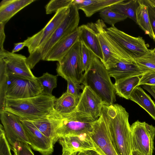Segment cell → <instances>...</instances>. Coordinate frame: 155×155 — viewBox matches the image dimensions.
<instances>
[{"instance_id":"45","label":"cell","mask_w":155,"mask_h":155,"mask_svg":"<svg viewBox=\"0 0 155 155\" xmlns=\"http://www.w3.org/2000/svg\"><path fill=\"white\" fill-rule=\"evenodd\" d=\"M131 155H146L137 150L132 151Z\"/></svg>"},{"instance_id":"42","label":"cell","mask_w":155,"mask_h":155,"mask_svg":"<svg viewBox=\"0 0 155 155\" xmlns=\"http://www.w3.org/2000/svg\"><path fill=\"white\" fill-rule=\"evenodd\" d=\"M77 155H101L95 151L93 150H87L82 152H79Z\"/></svg>"},{"instance_id":"40","label":"cell","mask_w":155,"mask_h":155,"mask_svg":"<svg viewBox=\"0 0 155 155\" xmlns=\"http://www.w3.org/2000/svg\"><path fill=\"white\" fill-rule=\"evenodd\" d=\"M5 25L3 23L0 22V53L5 50L3 47L5 37L4 31Z\"/></svg>"},{"instance_id":"23","label":"cell","mask_w":155,"mask_h":155,"mask_svg":"<svg viewBox=\"0 0 155 155\" xmlns=\"http://www.w3.org/2000/svg\"><path fill=\"white\" fill-rule=\"evenodd\" d=\"M35 0H3L0 3V22L5 24L18 12Z\"/></svg>"},{"instance_id":"31","label":"cell","mask_w":155,"mask_h":155,"mask_svg":"<svg viewBox=\"0 0 155 155\" xmlns=\"http://www.w3.org/2000/svg\"><path fill=\"white\" fill-rule=\"evenodd\" d=\"M134 61L140 67L147 71H155V53L152 50L149 49L144 55Z\"/></svg>"},{"instance_id":"28","label":"cell","mask_w":155,"mask_h":155,"mask_svg":"<svg viewBox=\"0 0 155 155\" xmlns=\"http://www.w3.org/2000/svg\"><path fill=\"white\" fill-rule=\"evenodd\" d=\"M139 4V0H124L110 7L113 11L120 14L136 22V11Z\"/></svg>"},{"instance_id":"1","label":"cell","mask_w":155,"mask_h":155,"mask_svg":"<svg viewBox=\"0 0 155 155\" xmlns=\"http://www.w3.org/2000/svg\"><path fill=\"white\" fill-rule=\"evenodd\" d=\"M101 116L107 125L118 155H131L132 136L129 114L121 105L104 103Z\"/></svg>"},{"instance_id":"20","label":"cell","mask_w":155,"mask_h":155,"mask_svg":"<svg viewBox=\"0 0 155 155\" xmlns=\"http://www.w3.org/2000/svg\"><path fill=\"white\" fill-rule=\"evenodd\" d=\"M110 77L115 81L127 78L141 76L147 71L140 67L134 61L132 62L120 61L107 70Z\"/></svg>"},{"instance_id":"7","label":"cell","mask_w":155,"mask_h":155,"mask_svg":"<svg viewBox=\"0 0 155 155\" xmlns=\"http://www.w3.org/2000/svg\"><path fill=\"white\" fill-rule=\"evenodd\" d=\"M6 73V99H24L42 94L43 88L36 79L30 80Z\"/></svg>"},{"instance_id":"14","label":"cell","mask_w":155,"mask_h":155,"mask_svg":"<svg viewBox=\"0 0 155 155\" xmlns=\"http://www.w3.org/2000/svg\"><path fill=\"white\" fill-rule=\"evenodd\" d=\"M0 59H2L5 62L7 73L30 80L36 79L27 63L25 56L5 50L0 53Z\"/></svg>"},{"instance_id":"43","label":"cell","mask_w":155,"mask_h":155,"mask_svg":"<svg viewBox=\"0 0 155 155\" xmlns=\"http://www.w3.org/2000/svg\"><path fill=\"white\" fill-rule=\"evenodd\" d=\"M142 87L152 95L154 98L155 101V93L151 89L150 86L147 85H143L142 86Z\"/></svg>"},{"instance_id":"27","label":"cell","mask_w":155,"mask_h":155,"mask_svg":"<svg viewBox=\"0 0 155 155\" xmlns=\"http://www.w3.org/2000/svg\"><path fill=\"white\" fill-rule=\"evenodd\" d=\"M139 5L136 11V23L153 40L154 35L152 31L148 12V7L143 2L139 0Z\"/></svg>"},{"instance_id":"32","label":"cell","mask_w":155,"mask_h":155,"mask_svg":"<svg viewBox=\"0 0 155 155\" xmlns=\"http://www.w3.org/2000/svg\"><path fill=\"white\" fill-rule=\"evenodd\" d=\"M81 42V58L84 72L89 69L95 55L85 43Z\"/></svg>"},{"instance_id":"13","label":"cell","mask_w":155,"mask_h":155,"mask_svg":"<svg viewBox=\"0 0 155 155\" xmlns=\"http://www.w3.org/2000/svg\"><path fill=\"white\" fill-rule=\"evenodd\" d=\"M29 145L42 155H51L54 151L53 140L44 134L30 121L20 119Z\"/></svg>"},{"instance_id":"41","label":"cell","mask_w":155,"mask_h":155,"mask_svg":"<svg viewBox=\"0 0 155 155\" xmlns=\"http://www.w3.org/2000/svg\"><path fill=\"white\" fill-rule=\"evenodd\" d=\"M25 46V45L24 41L15 43L12 52L15 53L18 52L22 49Z\"/></svg>"},{"instance_id":"30","label":"cell","mask_w":155,"mask_h":155,"mask_svg":"<svg viewBox=\"0 0 155 155\" xmlns=\"http://www.w3.org/2000/svg\"><path fill=\"white\" fill-rule=\"evenodd\" d=\"M99 14L104 21L111 26H114L116 23L123 21L127 18L126 16L113 11L110 6L103 9L99 12Z\"/></svg>"},{"instance_id":"33","label":"cell","mask_w":155,"mask_h":155,"mask_svg":"<svg viewBox=\"0 0 155 155\" xmlns=\"http://www.w3.org/2000/svg\"><path fill=\"white\" fill-rule=\"evenodd\" d=\"M6 76L5 62L3 59H0V111L3 109L6 99L5 87Z\"/></svg>"},{"instance_id":"18","label":"cell","mask_w":155,"mask_h":155,"mask_svg":"<svg viewBox=\"0 0 155 155\" xmlns=\"http://www.w3.org/2000/svg\"><path fill=\"white\" fill-rule=\"evenodd\" d=\"M79 40L84 42L102 61V53L98 37L95 23L90 22L78 27Z\"/></svg>"},{"instance_id":"36","label":"cell","mask_w":155,"mask_h":155,"mask_svg":"<svg viewBox=\"0 0 155 155\" xmlns=\"http://www.w3.org/2000/svg\"><path fill=\"white\" fill-rule=\"evenodd\" d=\"M11 146L8 143L5 134L4 127L0 126V155H12Z\"/></svg>"},{"instance_id":"19","label":"cell","mask_w":155,"mask_h":155,"mask_svg":"<svg viewBox=\"0 0 155 155\" xmlns=\"http://www.w3.org/2000/svg\"><path fill=\"white\" fill-rule=\"evenodd\" d=\"M79 37L78 29L63 37L51 48L44 61H60L79 40Z\"/></svg>"},{"instance_id":"6","label":"cell","mask_w":155,"mask_h":155,"mask_svg":"<svg viewBox=\"0 0 155 155\" xmlns=\"http://www.w3.org/2000/svg\"><path fill=\"white\" fill-rule=\"evenodd\" d=\"M81 42L79 40L63 58L57 63L56 71L66 80L70 79L82 84L84 71L81 58Z\"/></svg>"},{"instance_id":"22","label":"cell","mask_w":155,"mask_h":155,"mask_svg":"<svg viewBox=\"0 0 155 155\" xmlns=\"http://www.w3.org/2000/svg\"><path fill=\"white\" fill-rule=\"evenodd\" d=\"M29 121L32 123L45 136L51 139L54 144L58 141L57 132L60 122V114H58L48 118Z\"/></svg>"},{"instance_id":"38","label":"cell","mask_w":155,"mask_h":155,"mask_svg":"<svg viewBox=\"0 0 155 155\" xmlns=\"http://www.w3.org/2000/svg\"><path fill=\"white\" fill-rule=\"evenodd\" d=\"M143 85H155V71H147L141 76L138 86Z\"/></svg>"},{"instance_id":"24","label":"cell","mask_w":155,"mask_h":155,"mask_svg":"<svg viewBox=\"0 0 155 155\" xmlns=\"http://www.w3.org/2000/svg\"><path fill=\"white\" fill-rule=\"evenodd\" d=\"M129 100L139 105L155 120V103L142 87H136L131 93Z\"/></svg>"},{"instance_id":"9","label":"cell","mask_w":155,"mask_h":155,"mask_svg":"<svg viewBox=\"0 0 155 155\" xmlns=\"http://www.w3.org/2000/svg\"><path fill=\"white\" fill-rule=\"evenodd\" d=\"M132 151L137 150L146 155H153L155 127L137 120L130 126Z\"/></svg>"},{"instance_id":"4","label":"cell","mask_w":155,"mask_h":155,"mask_svg":"<svg viewBox=\"0 0 155 155\" xmlns=\"http://www.w3.org/2000/svg\"><path fill=\"white\" fill-rule=\"evenodd\" d=\"M78 9L73 2L67 16L50 38L41 47L29 54L27 62L31 69L41 60H44L53 47L61 38L78 29L80 17Z\"/></svg>"},{"instance_id":"11","label":"cell","mask_w":155,"mask_h":155,"mask_svg":"<svg viewBox=\"0 0 155 155\" xmlns=\"http://www.w3.org/2000/svg\"><path fill=\"white\" fill-rule=\"evenodd\" d=\"M88 134L101 155H118L108 127L101 116L94 122Z\"/></svg>"},{"instance_id":"8","label":"cell","mask_w":155,"mask_h":155,"mask_svg":"<svg viewBox=\"0 0 155 155\" xmlns=\"http://www.w3.org/2000/svg\"><path fill=\"white\" fill-rule=\"evenodd\" d=\"M95 120L90 116L76 110L60 115V122L57 132L58 137L59 139L69 134H88L92 131Z\"/></svg>"},{"instance_id":"44","label":"cell","mask_w":155,"mask_h":155,"mask_svg":"<svg viewBox=\"0 0 155 155\" xmlns=\"http://www.w3.org/2000/svg\"><path fill=\"white\" fill-rule=\"evenodd\" d=\"M78 153H72L68 151L62 150L61 155H77Z\"/></svg>"},{"instance_id":"5","label":"cell","mask_w":155,"mask_h":155,"mask_svg":"<svg viewBox=\"0 0 155 155\" xmlns=\"http://www.w3.org/2000/svg\"><path fill=\"white\" fill-rule=\"evenodd\" d=\"M95 23L103 56L102 62L107 70L120 61H134L125 49L106 33L107 26L102 20L99 19Z\"/></svg>"},{"instance_id":"17","label":"cell","mask_w":155,"mask_h":155,"mask_svg":"<svg viewBox=\"0 0 155 155\" xmlns=\"http://www.w3.org/2000/svg\"><path fill=\"white\" fill-rule=\"evenodd\" d=\"M88 134H69L60 137L58 141L62 147V150L72 153L89 150L96 151L95 147Z\"/></svg>"},{"instance_id":"12","label":"cell","mask_w":155,"mask_h":155,"mask_svg":"<svg viewBox=\"0 0 155 155\" xmlns=\"http://www.w3.org/2000/svg\"><path fill=\"white\" fill-rule=\"evenodd\" d=\"M106 33L115 40L134 59L140 57L148 51L149 46L142 37H135L121 31L115 26L107 28Z\"/></svg>"},{"instance_id":"2","label":"cell","mask_w":155,"mask_h":155,"mask_svg":"<svg viewBox=\"0 0 155 155\" xmlns=\"http://www.w3.org/2000/svg\"><path fill=\"white\" fill-rule=\"evenodd\" d=\"M56 99L53 95L42 94L24 99H6L2 110L11 113L25 120L47 118L58 114L53 108Z\"/></svg>"},{"instance_id":"37","label":"cell","mask_w":155,"mask_h":155,"mask_svg":"<svg viewBox=\"0 0 155 155\" xmlns=\"http://www.w3.org/2000/svg\"><path fill=\"white\" fill-rule=\"evenodd\" d=\"M67 89L66 92L75 96L80 97L82 93L80 90L84 89L85 86L83 85L74 82L70 79L66 80Z\"/></svg>"},{"instance_id":"29","label":"cell","mask_w":155,"mask_h":155,"mask_svg":"<svg viewBox=\"0 0 155 155\" xmlns=\"http://www.w3.org/2000/svg\"><path fill=\"white\" fill-rule=\"evenodd\" d=\"M57 76L48 72L43 74L41 77L36 78L43 88L41 94L51 96L53 89L57 86Z\"/></svg>"},{"instance_id":"47","label":"cell","mask_w":155,"mask_h":155,"mask_svg":"<svg viewBox=\"0 0 155 155\" xmlns=\"http://www.w3.org/2000/svg\"><path fill=\"white\" fill-rule=\"evenodd\" d=\"M151 89L155 93V85H150V86Z\"/></svg>"},{"instance_id":"3","label":"cell","mask_w":155,"mask_h":155,"mask_svg":"<svg viewBox=\"0 0 155 155\" xmlns=\"http://www.w3.org/2000/svg\"><path fill=\"white\" fill-rule=\"evenodd\" d=\"M82 84L89 87L104 103L112 104L116 101L114 85L105 66L96 56L87 71L84 73Z\"/></svg>"},{"instance_id":"21","label":"cell","mask_w":155,"mask_h":155,"mask_svg":"<svg viewBox=\"0 0 155 155\" xmlns=\"http://www.w3.org/2000/svg\"><path fill=\"white\" fill-rule=\"evenodd\" d=\"M124 0H73V3L90 17L104 8L123 2Z\"/></svg>"},{"instance_id":"46","label":"cell","mask_w":155,"mask_h":155,"mask_svg":"<svg viewBox=\"0 0 155 155\" xmlns=\"http://www.w3.org/2000/svg\"><path fill=\"white\" fill-rule=\"evenodd\" d=\"M150 3L155 7V0H148Z\"/></svg>"},{"instance_id":"35","label":"cell","mask_w":155,"mask_h":155,"mask_svg":"<svg viewBox=\"0 0 155 155\" xmlns=\"http://www.w3.org/2000/svg\"><path fill=\"white\" fill-rule=\"evenodd\" d=\"M29 145L25 142L18 141L11 148L14 155H35Z\"/></svg>"},{"instance_id":"16","label":"cell","mask_w":155,"mask_h":155,"mask_svg":"<svg viewBox=\"0 0 155 155\" xmlns=\"http://www.w3.org/2000/svg\"><path fill=\"white\" fill-rule=\"evenodd\" d=\"M104 103L101 98L89 87L85 86L76 110L87 114L96 120L101 116Z\"/></svg>"},{"instance_id":"48","label":"cell","mask_w":155,"mask_h":155,"mask_svg":"<svg viewBox=\"0 0 155 155\" xmlns=\"http://www.w3.org/2000/svg\"><path fill=\"white\" fill-rule=\"evenodd\" d=\"M152 50L153 52L155 53V48Z\"/></svg>"},{"instance_id":"25","label":"cell","mask_w":155,"mask_h":155,"mask_svg":"<svg viewBox=\"0 0 155 155\" xmlns=\"http://www.w3.org/2000/svg\"><path fill=\"white\" fill-rule=\"evenodd\" d=\"M80 98L66 92L56 99L53 108L60 115L70 114L76 110Z\"/></svg>"},{"instance_id":"26","label":"cell","mask_w":155,"mask_h":155,"mask_svg":"<svg viewBox=\"0 0 155 155\" xmlns=\"http://www.w3.org/2000/svg\"><path fill=\"white\" fill-rule=\"evenodd\" d=\"M140 78L133 76L115 81L114 85L116 94L120 97L129 100L132 91L138 86Z\"/></svg>"},{"instance_id":"39","label":"cell","mask_w":155,"mask_h":155,"mask_svg":"<svg viewBox=\"0 0 155 155\" xmlns=\"http://www.w3.org/2000/svg\"><path fill=\"white\" fill-rule=\"evenodd\" d=\"M143 2L148 7V10L151 28L155 41V7L151 5L148 0H142Z\"/></svg>"},{"instance_id":"15","label":"cell","mask_w":155,"mask_h":155,"mask_svg":"<svg viewBox=\"0 0 155 155\" xmlns=\"http://www.w3.org/2000/svg\"><path fill=\"white\" fill-rule=\"evenodd\" d=\"M0 119L6 137L11 146L17 142H25L29 145L25 131L20 119L8 112L0 111Z\"/></svg>"},{"instance_id":"34","label":"cell","mask_w":155,"mask_h":155,"mask_svg":"<svg viewBox=\"0 0 155 155\" xmlns=\"http://www.w3.org/2000/svg\"><path fill=\"white\" fill-rule=\"evenodd\" d=\"M73 0H52L46 5L45 8L47 14L56 12L62 8L69 6Z\"/></svg>"},{"instance_id":"10","label":"cell","mask_w":155,"mask_h":155,"mask_svg":"<svg viewBox=\"0 0 155 155\" xmlns=\"http://www.w3.org/2000/svg\"><path fill=\"white\" fill-rule=\"evenodd\" d=\"M70 6L59 9L43 28L24 41L30 54L43 45L50 38L68 13Z\"/></svg>"}]
</instances>
